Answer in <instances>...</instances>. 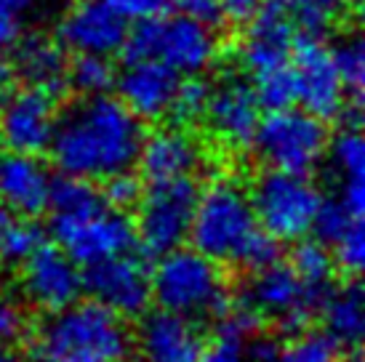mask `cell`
I'll return each mask as SVG.
<instances>
[{"instance_id":"6da1fadb","label":"cell","mask_w":365,"mask_h":362,"mask_svg":"<svg viewBox=\"0 0 365 362\" xmlns=\"http://www.w3.org/2000/svg\"><path fill=\"white\" fill-rule=\"evenodd\" d=\"M142 141V120L120 99L96 93L83 96L56 118L48 150L61 173L104 181L112 173L131 171Z\"/></svg>"},{"instance_id":"7a4b0ae2","label":"cell","mask_w":365,"mask_h":362,"mask_svg":"<svg viewBox=\"0 0 365 362\" xmlns=\"http://www.w3.org/2000/svg\"><path fill=\"white\" fill-rule=\"evenodd\" d=\"M187 240L216 264L259 269L277 262V240L259 227L248 192L232 179L211 181L197 195Z\"/></svg>"},{"instance_id":"3957f363","label":"cell","mask_w":365,"mask_h":362,"mask_svg":"<svg viewBox=\"0 0 365 362\" xmlns=\"http://www.w3.org/2000/svg\"><path fill=\"white\" fill-rule=\"evenodd\" d=\"M133 336L120 314L99 301H72L32 331L35 362H128Z\"/></svg>"},{"instance_id":"277c9868","label":"cell","mask_w":365,"mask_h":362,"mask_svg":"<svg viewBox=\"0 0 365 362\" xmlns=\"http://www.w3.org/2000/svg\"><path fill=\"white\" fill-rule=\"evenodd\" d=\"M153 277V301L160 309L176 312L190 320L219 317L230 304V291L219 264L200 251L173 248L158 256Z\"/></svg>"},{"instance_id":"5b68a950","label":"cell","mask_w":365,"mask_h":362,"mask_svg":"<svg viewBox=\"0 0 365 362\" xmlns=\"http://www.w3.org/2000/svg\"><path fill=\"white\" fill-rule=\"evenodd\" d=\"M128 30L123 43L125 59H158L179 75H203L219 59L216 30L184 14L176 16H147Z\"/></svg>"},{"instance_id":"8992f818","label":"cell","mask_w":365,"mask_h":362,"mask_svg":"<svg viewBox=\"0 0 365 362\" xmlns=\"http://www.w3.org/2000/svg\"><path fill=\"white\" fill-rule=\"evenodd\" d=\"M328 141L331 136L325 120L288 104L280 110H269V115L259 120L251 144L267 168L309 176L323 162Z\"/></svg>"},{"instance_id":"52a82bcc","label":"cell","mask_w":365,"mask_h":362,"mask_svg":"<svg viewBox=\"0 0 365 362\" xmlns=\"http://www.w3.org/2000/svg\"><path fill=\"white\" fill-rule=\"evenodd\" d=\"M256 222L277 242H296L312 232L314 213L323 200L309 176L285 171H267L254 181L248 192Z\"/></svg>"},{"instance_id":"ba28073f","label":"cell","mask_w":365,"mask_h":362,"mask_svg":"<svg viewBox=\"0 0 365 362\" xmlns=\"http://www.w3.org/2000/svg\"><path fill=\"white\" fill-rule=\"evenodd\" d=\"M245 309L259 320L274 322L280 331L299 333L307 328L314 312H320L323 299H317L304 282L296 277L291 264L272 262L267 267L251 269V277L240 291V299Z\"/></svg>"},{"instance_id":"9c48e42d","label":"cell","mask_w":365,"mask_h":362,"mask_svg":"<svg viewBox=\"0 0 365 362\" xmlns=\"http://www.w3.org/2000/svg\"><path fill=\"white\" fill-rule=\"evenodd\" d=\"M51 232L61 251L83 267L118 253H128L136 245L133 222L107 202L70 216H51Z\"/></svg>"},{"instance_id":"30bf717a","label":"cell","mask_w":365,"mask_h":362,"mask_svg":"<svg viewBox=\"0 0 365 362\" xmlns=\"http://www.w3.org/2000/svg\"><path fill=\"white\" fill-rule=\"evenodd\" d=\"M197 184L190 179L155 181L139 197V216H136V240L144 251L153 256L182 248L190 237L195 202H197Z\"/></svg>"},{"instance_id":"8fae6325","label":"cell","mask_w":365,"mask_h":362,"mask_svg":"<svg viewBox=\"0 0 365 362\" xmlns=\"http://www.w3.org/2000/svg\"><path fill=\"white\" fill-rule=\"evenodd\" d=\"M291 81H294V101L302 110L317 115L320 120H331L346 112V88L331 59V48L317 41V35H304L294 41L291 48Z\"/></svg>"},{"instance_id":"7c38bea8","label":"cell","mask_w":365,"mask_h":362,"mask_svg":"<svg viewBox=\"0 0 365 362\" xmlns=\"http://www.w3.org/2000/svg\"><path fill=\"white\" fill-rule=\"evenodd\" d=\"M83 288L93 301L104 304L120 317H139L153 304V277L150 267L131 251L118 253L86 267Z\"/></svg>"},{"instance_id":"4fadbf2b","label":"cell","mask_w":365,"mask_h":362,"mask_svg":"<svg viewBox=\"0 0 365 362\" xmlns=\"http://www.w3.org/2000/svg\"><path fill=\"white\" fill-rule=\"evenodd\" d=\"M56 96L35 86L6 93L0 104V141L9 152L41 155L56 128Z\"/></svg>"},{"instance_id":"5bb4252c","label":"cell","mask_w":365,"mask_h":362,"mask_svg":"<svg viewBox=\"0 0 365 362\" xmlns=\"http://www.w3.org/2000/svg\"><path fill=\"white\" fill-rule=\"evenodd\" d=\"M128 19L112 0H78L56 21V43L72 53L112 56L128 38Z\"/></svg>"},{"instance_id":"9a60e30c","label":"cell","mask_w":365,"mask_h":362,"mask_svg":"<svg viewBox=\"0 0 365 362\" xmlns=\"http://www.w3.org/2000/svg\"><path fill=\"white\" fill-rule=\"evenodd\" d=\"M83 274L59 245L41 242L21 262V293L41 312H59L81 299Z\"/></svg>"},{"instance_id":"2e32d148","label":"cell","mask_w":365,"mask_h":362,"mask_svg":"<svg viewBox=\"0 0 365 362\" xmlns=\"http://www.w3.org/2000/svg\"><path fill=\"white\" fill-rule=\"evenodd\" d=\"M203 118L224 147L243 150L254 141L256 125L262 120V107L248 83L240 78H227L211 88Z\"/></svg>"},{"instance_id":"e0dca14e","label":"cell","mask_w":365,"mask_h":362,"mask_svg":"<svg viewBox=\"0 0 365 362\" xmlns=\"http://www.w3.org/2000/svg\"><path fill=\"white\" fill-rule=\"evenodd\" d=\"M182 75L158 59H125L115 86L120 101L139 120H160L171 112Z\"/></svg>"},{"instance_id":"ac0fdd59","label":"cell","mask_w":365,"mask_h":362,"mask_svg":"<svg viewBox=\"0 0 365 362\" xmlns=\"http://www.w3.org/2000/svg\"><path fill=\"white\" fill-rule=\"evenodd\" d=\"M248 24V32L240 46V61L251 72V78L264 72L288 67L294 48V21L288 16L285 3H264Z\"/></svg>"},{"instance_id":"d6986e66","label":"cell","mask_w":365,"mask_h":362,"mask_svg":"<svg viewBox=\"0 0 365 362\" xmlns=\"http://www.w3.org/2000/svg\"><path fill=\"white\" fill-rule=\"evenodd\" d=\"M133 343L142 362H200L205 349L197 322L168 309L144 314Z\"/></svg>"},{"instance_id":"ffe728a7","label":"cell","mask_w":365,"mask_h":362,"mask_svg":"<svg viewBox=\"0 0 365 362\" xmlns=\"http://www.w3.org/2000/svg\"><path fill=\"white\" fill-rule=\"evenodd\" d=\"M205 155L200 141L184 128H158L150 136L144 133L142 150H139V168L144 179L171 181V179H190L195 171H200Z\"/></svg>"},{"instance_id":"44dd1931","label":"cell","mask_w":365,"mask_h":362,"mask_svg":"<svg viewBox=\"0 0 365 362\" xmlns=\"http://www.w3.org/2000/svg\"><path fill=\"white\" fill-rule=\"evenodd\" d=\"M51 171L41 155L6 152L0 157V200L19 216H41L48 208Z\"/></svg>"},{"instance_id":"7402d4cb","label":"cell","mask_w":365,"mask_h":362,"mask_svg":"<svg viewBox=\"0 0 365 362\" xmlns=\"http://www.w3.org/2000/svg\"><path fill=\"white\" fill-rule=\"evenodd\" d=\"M14 75H21L27 86L48 93H61L67 86V59L64 48L48 35H24L14 46Z\"/></svg>"},{"instance_id":"603a6c76","label":"cell","mask_w":365,"mask_h":362,"mask_svg":"<svg viewBox=\"0 0 365 362\" xmlns=\"http://www.w3.org/2000/svg\"><path fill=\"white\" fill-rule=\"evenodd\" d=\"M365 301L363 291L357 282H346L344 288H331V293L325 296L323 306V322L325 333L334 338L339 346H352L357 349L363 341L365 331Z\"/></svg>"},{"instance_id":"cb8c5ba5","label":"cell","mask_w":365,"mask_h":362,"mask_svg":"<svg viewBox=\"0 0 365 362\" xmlns=\"http://www.w3.org/2000/svg\"><path fill=\"white\" fill-rule=\"evenodd\" d=\"M291 269L296 272V277L304 282L307 288L323 299L334 288V256L328 251V245L320 240H296V248L291 253Z\"/></svg>"},{"instance_id":"d4e9b609","label":"cell","mask_w":365,"mask_h":362,"mask_svg":"<svg viewBox=\"0 0 365 362\" xmlns=\"http://www.w3.org/2000/svg\"><path fill=\"white\" fill-rule=\"evenodd\" d=\"M41 245V229L11 208L0 205V264H21Z\"/></svg>"},{"instance_id":"484cf974","label":"cell","mask_w":365,"mask_h":362,"mask_svg":"<svg viewBox=\"0 0 365 362\" xmlns=\"http://www.w3.org/2000/svg\"><path fill=\"white\" fill-rule=\"evenodd\" d=\"M325 157L331 160V171H334L339 184L346 181H363L365 176V144L360 136L357 123L346 125L334 141H328Z\"/></svg>"},{"instance_id":"4316f807","label":"cell","mask_w":365,"mask_h":362,"mask_svg":"<svg viewBox=\"0 0 365 362\" xmlns=\"http://www.w3.org/2000/svg\"><path fill=\"white\" fill-rule=\"evenodd\" d=\"M67 86H72L81 96L107 93L115 86V67L110 64V56L78 53L75 61L67 64Z\"/></svg>"},{"instance_id":"83f0119b","label":"cell","mask_w":365,"mask_h":362,"mask_svg":"<svg viewBox=\"0 0 365 362\" xmlns=\"http://www.w3.org/2000/svg\"><path fill=\"white\" fill-rule=\"evenodd\" d=\"M331 59L339 72V78L344 83L346 93H352L355 104L360 107L363 101V86H365V43L360 35H344L341 41L331 48Z\"/></svg>"},{"instance_id":"f1b7e54d","label":"cell","mask_w":365,"mask_h":362,"mask_svg":"<svg viewBox=\"0 0 365 362\" xmlns=\"http://www.w3.org/2000/svg\"><path fill=\"white\" fill-rule=\"evenodd\" d=\"M272 362H341V346L328 333L299 331L274 352Z\"/></svg>"},{"instance_id":"f546056e","label":"cell","mask_w":365,"mask_h":362,"mask_svg":"<svg viewBox=\"0 0 365 362\" xmlns=\"http://www.w3.org/2000/svg\"><path fill=\"white\" fill-rule=\"evenodd\" d=\"M285 9L294 27H302L304 35H323L339 21L344 0H288Z\"/></svg>"},{"instance_id":"4dcf8cb0","label":"cell","mask_w":365,"mask_h":362,"mask_svg":"<svg viewBox=\"0 0 365 362\" xmlns=\"http://www.w3.org/2000/svg\"><path fill=\"white\" fill-rule=\"evenodd\" d=\"M360 219H363V216H355L336 195L334 197H323L320 205H317V213H314L312 232L320 242L331 245V242L339 240V237H341L355 222H360Z\"/></svg>"},{"instance_id":"1f68e13d","label":"cell","mask_w":365,"mask_h":362,"mask_svg":"<svg viewBox=\"0 0 365 362\" xmlns=\"http://www.w3.org/2000/svg\"><path fill=\"white\" fill-rule=\"evenodd\" d=\"M254 96L259 101V107L267 110H280L288 107L294 101V81H291V64L283 70H272L256 75L254 78Z\"/></svg>"},{"instance_id":"d6a6232c","label":"cell","mask_w":365,"mask_h":362,"mask_svg":"<svg viewBox=\"0 0 365 362\" xmlns=\"http://www.w3.org/2000/svg\"><path fill=\"white\" fill-rule=\"evenodd\" d=\"M208 93H211V88H208L203 81H197V75H192V81L179 83L176 96H173V104H171V112H168V115H173V120H179L182 125L197 123L205 112Z\"/></svg>"},{"instance_id":"836d02e7","label":"cell","mask_w":365,"mask_h":362,"mask_svg":"<svg viewBox=\"0 0 365 362\" xmlns=\"http://www.w3.org/2000/svg\"><path fill=\"white\" fill-rule=\"evenodd\" d=\"M334 245V264L339 269L349 274V277H357L363 272L365 264V232H363V219L355 222L349 229L339 237V240L331 242Z\"/></svg>"},{"instance_id":"e575fe53","label":"cell","mask_w":365,"mask_h":362,"mask_svg":"<svg viewBox=\"0 0 365 362\" xmlns=\"http://www.w3.org/2000/svg\"><path fill=\"white\" fill-rule=\"evenodd\" d=\"M142 181L139 176H133L131 171H120V173H112L104 179V190L102 197L110 208H118V211H128L131 205L139 202L142 197Z\"/></svg>"},{"instance_id":"d590c367","label":"cell","mask_w":365,"mask_h":362,"mask_svg":"<svg viewBox=\"0 0 365 362\" xmlns=\"http://www.w3.org/2000/svg\"><path fill=\"white\" fill-rule=\"evenodd\" d=\"M27 331V314L19 301L0 296V346L16 343Z\"/></svg>"},{"instance_id":"8d00e7d4","label":"cell","mask_w":365,"mask_h":362,"mask_svg":"<svg viewBox=\"0 0 365 362\" xmlns=\"http://www.w3.org/2000/svg\"><path fill=\"white\" fill-rule=\"evenodd\" d=\"M176 6H179V14L200 21V24L211 27V30H219L224 24V14L219 0H176Z\"/></svg>"},{"instance_id":"74e56055","label":"cell","mask_w":365,"mask_h":362,"mask_svg":"<svg viewBox=\"0 0 365 362\" xmlns=\"http://www.w3.org/2000/svg\"><path fill=\"white\" fill-rule=\"evenodd\" d=\"M200 362H254L248 354V343L232 341V338H216L211 349H203Z\"/></svg>"},{"instance_id":"f35d334b","label":"cell","mask_w":365,"mask_h":362,"mask_svg":"<svg viewBox=\"0 0 365 362\" xmlns=\"http://www.w3.org/2000/svg\"><path fill=\"white\" fill-rule=\"evenodd\" d=\"M171 0H112V6L120 11L125 19H147L160 14Z\"/></svg>"},{"instance_id":"ab89813d","label":"cell","mask_w":365,"mask_h":362,"mask_svg":"<svg viewBox=\"0 0 365 362\" xmlns=\"http://www.w3.org/2000/svg\"><path fill=\"white\" fill-rule=\"evenodd\" d=\"M224 14V21H235V24H245L256 16V11L264 6V0H219Z\"/></svg>"},{"instance_id":"60d3db41","label":"cell","mask_w":365,"mask_h":362,"mask_svg":"<svg viewBox=\"0 0 365 362\" xmlns=\"http://www.w3.org/2000/svg\"><path fill=\"white\" fill-rule=\"evenodd\" d=\"M21 38V24L16 19V14L0 9V56L16 46V41Z\"/></svg>"},{"instance_id":"b9f144b4","label":"cell","mask_w":365,"mask_h":362,"mask_svg":"<svg viewBox=\"0 0 365 362\" xmlns=\"http://www.w3.org/2000/svg\"><path fill=\"white\" fill-rule=\"evenodd\" d=\"M41 3H46V0H0V9L3 11H11V14H27V11L38 9Z\"/></svg>"},{"instance_id":"7bdbcfd3","label":"cell","mask_w":365,"mask_h":362,"mask_svg":"<svg viewBox=\"0 0 365 362\" xmlns=\"http://www.w3.org/2000/svg\"><path fill=\"white\" fill-rule=\"evenodd\" d=\"M11 83H14V67L6 59H0V99L11 90Z\"/></svg>"},{"instance_id":"ee69618b","label":"cell","mask_w":365,"mask_h":362,"mask_svg":"<svg viewBox=\"0 0 365 362\" xmlns=\"http://www.w3.org/2000/svg\"><path fill=\"white\" fill-rule=\"evenodd\" d=\"M0 362H19L14 357V352H9V346H0Z\"/></svg>"},{"instance_id":"f6af8a7d","label":"cell","mask_w":365,"mask_h":362,"mask_svg":"<svg viewBox=\"0 0 365 362\" xmlns=\"http://www.w3.org/2000/svg\"><path fill=\"white\" fill-rule=\"evenodd\" d=\"M344 362H363V357H360V352H352Z\"/></svg>"},{"instance_id":"bcb514c9","label":"cell","mask_w":365,"mask_h":362,"mask_svg":"<svg viewBox=\"0 0 365 362\" xmlns=\"http://www.w3.org/2000/svg\"><path fill=\"white\" fill-rule=\"evenodd\" d=\"M355 3H360V0H355Z\"/></svg>"}]
</instances>
